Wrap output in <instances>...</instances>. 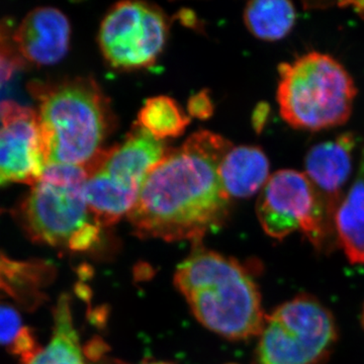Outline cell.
Returning a JSON list of instances; mask_svg holds the SVG:
<instances>
[{
  "instance_id": "1",
  "label": "cell",
  "mask_w": 364,
  "mask_h": 364,
  "mask_svg": "<svg viewBox=\"0 0 364 364\" xmlns=\"http://www.w3.org/2000/svg\"><path fill=\"white\" fill-rule=\"evenodd\" d=\"M231 148L221 136L200 131L166 152L151 167L128 215L135 233L144 239L198 243L221 227L230 196L218 170Z\"/></svg>"
},
{
  "instance_id": "2",
  "label": "cell",
  "mask_w": 364,
  "mask_h": 364,
  "mask_svg": "<svg viewBox=\"0 0 364 364\" xmlns=\"http://www.w3.org/2000/svg\"><path fill=\"white\" fill-rule=\"evenodd\" d=\"M28 92L38 102L46 164L86 167L102 152L112 124L107 98L90 77L32 80Z\"/></svg>"
},
{
  "instance_id": "3",
  "label": "cell",
  "mask_w": 364,
  "mask_h": 364,
  "mask_svg": "<svg viewBox=\"0 0 364 364\" xmlns=\"http://www.w3.org/2000/svg\"><path fill=\"white\" fill-rule=\"evenodd\" d=\"M176 284L193 315L229 339L259 335L265 323L259 289L238 261L198 248L177 267Z\"/></svg>"
},
{
  "instance_id": "4",
  "label": "cell",
  "mask_w": 364,
  "mask_h": 364,
  "mask_svg": "<svg viewBox=\"0 0 364 364\" xmlns=\"http://www.w3.org/2000/svg\"><path fill=\"white\" fill-rule=\"evenodd\" d=\"M86 177L85 167H46L42 179L14 210L31 240L71 251H87L97 243L102 227L86 203Z\"/></svg>"
},
{
  "instance_id": "5",
  "label": "cell",
  "mask_w": 364,
  "mask_h": 364,
  "mask_svg": "<svg viewBox=\"0 0 364 364\" xmlns=\"http://www.w3.org/2000/svg\"><path fill=\"white\" fill-rule=\"evenodd\" d=\"M277 100L280 116L296 130L318 132L342 126L353 109L358 88L334 57L309 52L280 64Z\"/></svg>"
},
{
  "instance_id": "6",
  "label": "cell",
  "mask_w": 364,
  "mask_h": 364,
  "mask_svg": "<svg viewBox=\"0 0 364 364\" xmlns=\"http://www.w3.org/2000/svg\"><path fill=\"white\" fill-rule=\"evenodd\" d=\"M337 339L332 313L310 294H299L265 317L256 358L258 364H321Z\"/></svg>"
},
{
  "instance_id": "7",
  "label": "cell",
  "mask_w": 364,
  "mask_h": 364,
  "mask_svg": "<svg viewBox=\"0 0 364 364\" xmlns=\"http://www.w3.org/2000/svg\"><path fill=\"white\" fill-rule=\"evenodd\" d=\"M256 212L265 233L277 240L299 231L320 250L334 234L320 193L308 176L296 170L282 169L269 176Z\"/></svg>"
},
{
  "instance_id": "8",
  "label": "cell",
  "mask_w": 364,
  "mask_h": 364,
  "mask_svg": "<svg viewBox=\"0 0 364 364\" xmlns=\"http://www.w3.org/2000/svg\"><path fill=\"white\" fill-rule=\"evenodd\" d=\"M167 33L168 23L159 9L145 2L123 1L105 16L98 42L114 68H146L156 61Z\"/></svg>"
},
{
  "instance_id": "9",
  "label": "cell",
  "mask_w": 364,
  "mask_h": 364,
  "mask_svg": "<svg viewBox=\"0 0 364 364\" xmlns=\"http://www.w3.org/2000/svg\"><path fill=\"white\" fill-rule=\"evenodd\" d=\"M0 123V188L11 183L35 186L47 167L38 112L4 100Z\"/></svg>"
},
{
  "instance_id": "10",
  "label": "cell",
  "mask_w": 364,
  "mask_h": 364,
  "mask_svg": "<svg viewBox=\"0 0 364 364\" xmlns=\"http://www.w3.org/2000/svg\"><path fill=\"white\" fill-rule=\"evenodd\" d=\"M165 154L161 141L136 124L122 145L105 150L85 169L98 170L114 183L140 193L151 167Z\"/></svg>"
},
{
  "instance_id": "11",
  "label": "cell",
  "mask_w": 364,
  "mask_h": 364,
  "mask_svg": "<svg viewBox=\"0 0 364 364\" xmlns=\"http://www.w3.org/2000/svg\"><path fill=\"white\" fill-rule=\"evenodd\" d=\"M70 35V23L65 14L54 7H39L21 21L13 35V42L25 61L49 66L65 57Z\"/></svg>"
},
{
  "instance_id": "12",
  "label": "cell",
  "mask_w": 364,
  "mask_h": 364,
  "mask_svg": "<svg viewBox=\"0 0 364 364\" xmlns=\"http://www.w3.org/2000/svg\"><path fill=\"white\" fill-rule=\"evenodd\" d=\"M354 147L355 136L344 133L334 140L317 144L306 153L304 173L320 193L331 220L350 177Z\"/></svg>"
},
{
  "instance_id": "13",
  "label": "cell",
  "mask_w": 364,
  "mask_h": 364,
  "mask_svg": "<svg viewBox=\"0 0 364 364\" xmlns=\"http://www.w3.org/2000/svg\"><path fill=\"white\" fill-rule=\"evenodd\" d=\"M218 172L228 196L248 198L267 183L269 178V161L260 148L232 147L223 158Z\"/></svg>"
},
{
  "instance_id": "14",
  "label": "cell",
  "mask_w": 364,
  "mask_h": 364,
  "mask_svg": "<svg viewBox=\"0 0 364 364\" xmlns=\"http://www.w3.org/2000/svg\"><path fill=\"white\" fill-rule=\"evenodd\" d=\"M333 233L354 264L364 263V149L358 178L333 215Z\"/></svg>"
},
{
  "instance_id": "15",
  "label": "cell",
  "mask_w": 364,
  "mask_h": 364,
  "mask_svg": "<svg viewBox=\"0 0 364 364\" xmlns=\"http://www.w3.org/2000/svg\"><path fill=\"white\" fill-rule=\"evenodd\" d=\"M54 333L50 343L21 364H86L72 318L70 299L63 294L54 314Z\"/></svg>"
},
{
  "instance_id": "16",
  "label": "cell",
  "mask_w": 364,
  "mask_h": 364,
  "mask_svg": "<svg viewBox=\"0 0 364 364\" xmlns=\"http://www.w3.org/2000/svg\"><path fill=\"white\" fill-rule=\"evenodd\" d=\"M296 7L287 0H256L244 11L249 32L262 41H279L287 37L296 23Z\"/></svg>"
},
{
  "instance_id": "17",
  "label": "cell",
  "mask_w": 364,
  "mask_h": 364,
  "mask_svg": "<svg viewBox=\"0 0 364 364\" xmlns=\"http://www.w3.org/2000/svg\"><path fill=\"white\" fill-rule=\"evenodd\" d=\"M191 119L168 97L149 98L139 112L138 124L158 140L182 135Z\"/></svg>"
},
{
  "instance_id": "18",
  "label": "cell",
  "mask_w": 364,
  "mask_h": 364,
  "mask_svg": "<svg viewBox=\"0 0 364 364\" xmlns=\"http://www.w3.org/2000/svg\"><path fill=\"white\" fill-rule=\"evenodd\" d=\"M26 65L14 42L7 39L6 31L0 26V86L9 81L14 72Z\"/></svg>"
},
{
  "instance_id": "19",
  "label": "cell",
  "mask_w": 364,
  "mask_h": 364,
  "mask_svg": "<svg viewBox=\"0 0 364 364\" xmlns=\"http://www.w3.org/2000/svg\"><path fill=\"white\" fill-rule=\"evenodd\" d=\"M21 329L20 314L16 309L0 304V345L13 344Z\"/></svg>"
},
{
  "instance_id": "20",
  "label": "cell",
  "mask_w": 364,
  "mask_h": 364,
  "mask_svg": "<svg viewBox=\"0 0 364 364\" xmlns=\"http://www.w3.org/2000/svg\"><path fill=\"white\" fill-rule=\"evenodd\" d=\"M11 348L13 353L18 354L21 359H26L31 358L39 347L37 346V342L33 338V332L28 328L23 327L11 344Z\"/></svg>"
},
{
  "instance_id": "21",
  "label": "cell",
  "mask_w": 364,
  "mask_h": 364,
  "mask_svg": "<svg viewBox=\"0 0 364 364\" xmlns=\"http://www.w3.org/2000/svg\"><path fill=\"white\" fill-rule=\"evenodd\" d=\"M214 105L208 97V91H200L189 100L188 112L191 116L198 119H208L213 114Z\"/></svg>"
},
{
  "instance_id": "22",
  "label": "cell",
  "mask_w": 364,
  "mask_h": 364,
  "mask_svg": "<svg viewBox=\"0 0 364 364\" xmlns=\"http://www.w3.org/2000/svg\"><path fill=\"white\" fill-rule=\"evenodd\" d=\"M268 117V105H258L253 114V124L255 130L260 132L264 127L265 122L267 121Z\"/></svg>"
},
{
  "instance_id": "23",
  "label": "cell",
  "mask_w": 364,
  "mask_h": 364,
  "mask_svg": "<svg viewBox=\"0 0 364 364\" xmlns=\"http://www.w3.org/2000/svg\"><path fill=\"white\" fill-rule=\"evenodd\" d=\"M340 7H350L364 20V1H345L338 4Z\"/></svg>"
},
{
  "instance_id": "24",
  "label": "cell",
  "mask_w": 364,
  "mask_h": 364,
  "mask_svg": "<svg viewBox=\"0 0 364 364\" xmlns=\"http://www.w3.org/2000/svg\"><path fill=\"white\" fill-rule=\"evenodd\" d=\"M361 323H363L364 327V305L363 309V314H361Z\"/></svg>"
},
{
  "instance_id": "25",
  "label": "cell",
  "mask_w": 364,
  "mask_h": 364,
  "mask_svg": "<svg viewBox=\"0 0 364 364\" xmlns=\"http://www.w3.org/2000/svg\"><path fill=\"white\" fill-rule=\"evenodd\" d=\"M144 364H169V363H147Z\"/></svg>"
},
{
  "instance_id": "26",
  "label": "cell",
  "mask_w": 364,
  "mask_h": 364,
  "mask_svg": "<svg viewBox=\"0 0 364 364\" xmlns=\"http://www.w3.org/2000/svg\"><path fill=\"white\" fill-rule=\"evenodd\" d=\"M107 364H109V363H107Z\"/></svg>"
}]
</instances>
